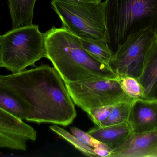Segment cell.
I'll list each match as a JSON object with an SVG mask.
<instances>
[{
    "label": "cell",
    "mask_w": 157,
    "mask_h": 157,
    "mask_svg": "<svg viewBox=\"0 0 157 157\" xmlns=\"http://www.w3.org/2000/svg\"><path fill=\"white\" fill-rule=\"evenodd\" d=\"M0 83L27 102L30 108L28 121L66 126L76 118L75 106L65 83L56 69L49 65L0 75Z\"/></svg>",
    "instance_id": "cell-1"
},
{
    "label": "cell",
    "mask_w": 157,
    "mask_h": 157,
    "mask_svg": "<svg viewBox=\"0 0 157 157\" xmlns=\"http://www.w3.org/2000/svg\"><path fill=\"white\" fill-rule=\"evenodd\" d=\"M46 58L65 84L100 79H119L109 65L86 51L80 38L64 28L53 26L45 33Z\"/></svg>",
    "instance_id": "cell-2"
},
{
    "label": "cell",
    "mask_w": 157,
    "mask_h": 157,
    "mask_svg": "<svg viewBox=\"0 0 157 157\" xmlns=\"http://www.w3.org/2000/svg\"><path fill=\"white\" fill-rule=\"evenodd\" d=\"M109 45L113 53L127 38L149 27L157 37V0H106Z\"/></svg>",
    "instance_id": "cell-3"
},
{
    "label": "cell",
    "mask_w": 157,
    "mask_h": 157,
    "mask_svg": "<svg viewBox=\"0 0 157 157\" xmlns=\"http://www.w3.org/2000/svg\"><path fill=\"white\" fill-rule=\"evenodd\" d=\"M46 58L45 33L35 24L13 28L0 37L1 67L13 74L34 66Z\"/></svg>",
    "instance_id": "cell-4"
},
{
    "label": "cell",
    "mask_w": 157,
    "mask_h": 157,
    "mask_svg": "<svg viewBox=\"0 0 157 157\" xmlns=\"http://www.w3.org/2000/svg\"><path fill=\"white\" fill-rule=\"evenodd\" d=\"M63 27L80 38L102 39L109 43L105 2L99 3L52 0Z\"/></svg>",
    "instance_id": "cell-5"
},
{
    "label": "cell",
    "mask_w": 157,
    "mask_h": 157,
    "mask_svg": "<svg viewBox=\"0 0 157 157\" xmlns=\"http://www.w3.org/2000/svg\"><path fill=\"white\" fill-rule=\"evenodd\" d=\"M65 85L74 104L86 112L92 108L132 99L123 90L119 79L79 81L66 83Z\"/></svg>",
    "instance_id": "cell-6"
},
{
    "label": "cell",
    "mask_w": 157,
    "mask_h": 157,
    "mask_svg": "<svg viewBox=\"0 0 157 157\" xmlns=\"http://www.w3.org/2000/svg\"><path fill=\"white\" fill-rule=\"evenodd\" d=\"M156 38L155 29L149 27L129 36L118 47L109 66L119 79L125 76L138 78L146 54Z\"/></svg>",
    "instance_id": "cell-7"
},
{
    "label": "cell",
    "mask_w": 157,
    "mask_h": 157,
    "mask_svg": "<svg viewBox=\"0 0 157 157\" xmlns=\"http://www.w3.org/2000/svg\"><path fill=\"white\" fill-rule=\"evenodd\" d=\"M110 157H157V131L132 133Z\"/></svg>",
    "instance_id": "cell-8"
},
{
    "label": "cell",
    "mask_w": 157,
    "mask_h": 157,
    "mask_svg": "<svg viewBox=\"0 0 157 157\" xmlns=\"http://www.w3.org/2000/svg\"><path fill=\"white\" fill-rule=\"evenodd\" d=\"M128 122L132 127L133 133L157 131V100H135Z\"/></svg>",
    "instance_id": "cell-9"
},
{
    "label": "cell",
    "mask_w": 157,
    "mask_h": 157,
    "mask_svg": "<svg viewBox=\"0 0 157 157\" xmlns=\"http://www.w3.org/2000/svg\"><path fill=\"white\" fill-rule=\"evenodd\" d=\"M137 79L144 90L143 99L157 100V38L146 54L142 72Z\"/></svg>",
    "instance_id": "cell-10"
},
{
    "label": "cell",
    "mask_w": 157,
    "mask_h": 157,
    "mask_svg": "<svg viewBox=\"0 0 157 157\" xmlns=\"http://www.w3.org/2000/svg\"><path fill=\"white\" fill-rule=\"evenodd\" d=\"M87 132L113 150L124 142L133 133V131L131 124L128 122L105 126L95 125Z\"/></svg>",
    "instance_id": "cell-11"
},
{
    "label": "cell",
    "mask_w": 157,
    "mask_h": 157,
    "mask_svg": "<svg viewBox=\"0 0 157 157\" xmlns=\"http://www.w3.org/2000/svg\"><path fill=\"white\" fill-rule=\"evenodd\" d=\"M0 133L25 143L37 138L36 131L33 127L1 108Z\"/></svg>",
    "instance_id": "cell-12"
},
{
    "label": "cell",
    "mask_w": 157,
    "mask_h": 157,
    "mask_svg": "<svg viewBox=\"0 0 157 157\" xmlns=\"http://www.w3.org/2000/svg\"><path fill=\"white\" fill-rule=\"evenodd\" d=\"M0 108L19 120H25L29 105L12 88L0 83Z\"/></svg>",
    "instance_id": "cell-13"
},
{
    "label": "cell",
    "mask_w": 157,
    "mask_h": 157,
    "mask_svg": "<svg viewBox=\"0 0 157 157\" xmlns=\"http://www.w3.org/2000/svg\"><path fill=\"white\" fill-rule=\"evenodd\" d=\"M36 0H8L13 28L31 25Z\"/></svg>",
    "instance_id": "cell-14"
},
{
    "label": "cell",
    "mask_w": 157,
    "mask_h": 157,
    "mask_svg": "<svg viewBox=\"0 0 157 157\" xmlns=\"http://www.w3.org/2000/svg\"><path fill=\"white\" fill-rule=\"evenodd\" d=\"M79 38L81 45L87 52L100 61L109 66L113 53L108 41L102 39Z\"/></svg>",
    "instance_id": "cell-15"
},
{
    "label": "cell",
    "mask_w": 157,
    "mask_h": 157,
    "mask_svg": "<svg viewBox=\"0 0 157 157\" xmlns=\"http://www.w3.org/2000/svg\"><path fill=\"white\" fill-rule=\"evenodd\" d=\"M134 100L131 99L115 103L113 106L109 116L99 126H108L128 122L132 104Z\"/></svg>",
    "instance_id": "cell-16"
},
{
    "label": "cell",
    "mask_w": 157,
    "mask_h": 157,
    "mask_svg": "<svg viewBox=\"0 0 157 157\" xmlns=\"http://www.w3.org/2000/svg\"><path fill=\"white\" fill-rule=\"evenodd\" d=\"M50 129L53 132L57 134L60 137L69 142L76 149L81 153L88 157H98L95 154L93 148L84 144L69 132L58 125L54 124L49 127Z\"/></svg>",
    "instance_id": "cell-17"
},
{
    "label": "cell",
    "mask_w": 157,
    "mask_h": 157,
    "mask_svg": "<svg viewBox=\"0 0 157 157\" xmlns=\"http://www.w3.org/2000/svg\"><path fill=\"white\" fill-rule=\"evenodd\" d=\"M120 84L125 94L134 100L143 99L144 90L137 78L125 76L119 78Z\"/></svg>",
    "instance_id": "cell-18"
},
{
    "label": "cell",
    "mask_w": 157,
    "mask_h": 157,
    "mask_svg": "<svg viewBox=\"0 0 157 157\" xmlns=\"http://www.w3.org/2000/svg\"><path fill=\"white\" fill-rule=\"evenodd\" d=\"M113 105L101 106L90 109L86 113L95 125L100 126L109 116Z\"/></svg>",
    "instance_id": "cell-19"
},
{
    "label": "cell",
    "mask_w": 157,
    "mask_h": 157,
    "mask_svg": "<svg viewBox=\"0 0 157 157\" xmlns=\"http://www.w3.org/2000/svg\"><path fill=\"white\" fill-rule=\"evenodd\" d=\"M70 130L72 134L79 141L91 148L101 147L106 145L95 139L88 133L85 132L77 127H71Z\"/></svg>",
    "instance_id": "cell-20"
},
{
    "label": "cell",
    "mask_w": 157,
    "mask_h": 157,
    "mask_svg": "<svg viewBox=\"0 0 157 157\" xmlns=\"http://www.w3.org/2000/svg\"><path fill=\"white\" fill-rule=\"evenodd\" d=\"M0 147L22 151H26L27 149L26 143L16 140L1 133H0Z\"/></svg>",
    "instance_id": "cell-21"
},
{
    "label": "cell",
    "mask_w": 157,
    "mask_h": 157,
    "mask_svg": "<svg viewBox=\"0 0 157 157\" xmlns=\"http://www.w3.org/2000/svg\"><path fill=\"white\" fill-rule=\"evenodd\" d=\"M94 153L98 157L110 156L112 149L107 145L101 147L93 148Z\"/></svg>",
    "instance_id": "cell-22"
},
{
    "label": "cell",
    "mask_w": 157,
    "mask_h": 157,
    "mask_svg": "<svg viewBox=\"0 0 157 157\" xmlns=\"http://www.w3.org/2000/svg\"><path fill=\"white\" fill-rule=\"evenodd\" d=\"M71 2H80L92 3H99L101 2L102 0H67Z\"/></svg>",
    "instance_id": "cell-23"
},
{
    "label": "cell",
    "mask_w": 157,
    "mask_h": 157,
    "mask_svg": "<svg viewBox=\"0 0 157 157\" xmlns=\"http://www.w3.org/2000/svg\"><path fill=\"white\" fill-rule=\"evenodd\" d=\"M0 37H1V35H0ZM1 67V60H0V68Z\"/></svg>",
    "instance_id": "cell-24"
},
{
    "label": "cell",
    "mask_w": 157,
    "mask_h": 157,
    "mask_svg": "<svg viewBox=\"0 0 157 157\" xmlns=\"http://www.w3.org/2000/svg\"></svg>",
    "instance_id": "cell-25"
}]
</instances>
